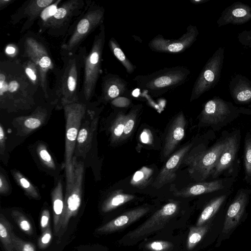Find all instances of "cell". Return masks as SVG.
<instances>
[{
  "label": "cell",
  "instance_id": "6da1fadb",
  "mask_svg": "<svg viewBox=\"0 0 251 251\" xmlns=\"http://www.w3.org/2000/svg\"><path fill=\"white\" fill-rule=\"evenodd\" d=\"M26 75L22 62L5 59L0 62V107L8 112L32 109L37 90Z\"/></svg>",
  "mask_w": 251,
  "mask_h": 251
},
{
  "label": "cell",
  "instance_id": "7a4b0ae2",
  "mask_svg": "<svg viewBox=\"0 0 251 251\" xmlns=\"http://www.w3.org/2000/svg\"><path fill=\"white\" fill-rule=\"evenodd\" d=\"M87 53L84 47L79 48L75 53L61 54L63 65L56 74L55 98L52 102L57 107L79 101L80 73Z\"/></svg>",
  "mask_w": 251,
  "mask_h": 251
},
{
  "label": "cell",
  "instance_id": "3957f363",
  "mask_svg": "<svg viewBox=\"0 0 251 251\" xmlns=\"http://www.w3.org/2000/svg\"><path fill=\"white\" fill-rule=\"evenodd\" d=\"M104 8L91 0H86L80 15L73 23L61 45V54L76 52L82 42L103 24Z\"/></svg>",
  "mask_w": 251,
  "mask_h": 251
},
{
  "label": "cell",
  "instance_id": "277c9868",
  "mask_svg": "<svg viewBox=\"0 0 251 251\" xmlns=\"http://www.w3.org/2000/svg\"><path fill=\"white\" fill-rule=\"evenodd\" d=\"M227 132L223 131L220 138L209 148L201 143L185 156L182 162L188 167L190 175L196 182L205 181L210 176L225 148Z\"/></svg>",
  "mask_w": 251,
  "mask_h": 251
},
{
  "label": "cell",
  "instance_id": "5b68a950",
  "mask_svg": "<svg viewBox=\"0 0 251 251\" xmlns=\"http://www.w3.org/2000/svg\"><path fill=\"white\" fill-rule=\"evenodd\" d=\"M191 74L184 66L165 68L152 73L138 75L133 78L138 88L157 97L184 84Z\"/></svg>",
  "mask_w": 251,
  "mask_h": 251
},
{
  "label": "cell",
  "instance_id": "8992f818",
  "mask_svg": "<svg viewBox=\"0 0 251 251\" xmlns=\"http://www.w3.org/2000/svg\"><path fill=\"white\" fill-rule=\"evenodd\" d=\"M62 108L66 119L64 167L66 177L65 193H67L74 184L73 160L80 126L88 108L85 103L79 101L67 104Z\"/></svg>",
  "mask_w": 251,
  "mask_h": 251
},
{
  "label": "cell",
  "instance_id": "52a82bcc",
  "mask_svg": "<svg viewBox=\"0 0 251 251\" xmlns=\"http://www.w3.org/2000/svg\"><path fill=\"white\" fill-rule=\"evenodd\" d=\"M241 115H251V109L234 105L219 97L215 96L203 105L199 115V125L210 127L218 131Z\"/></svg>",
  "mask_w": 251,
  "mask_h": 251
},
{
  "label": "cell",
  "instance_id": "ba28073f",
  "mask_svg": "<svg viewBox=\"0 0 251 251\" xmlns=\"http://www.w3.org/2000/svg\"><path fill=\"white\" fill-rule=\"evenodd\" d=\"M105 41V26L102 24L100 26L98 33L94 37L91 50L84 58L81 95L86 101H89L95 94L96 85L101 73Z\"/></svg>",
  "mask_w": 251,
  "mask_h": 251
},
{
  "label": "cell",
  "instance_id": "9c48e42d",
  "mask_svg": "<svg viewBox=\"0 0 251 251\" xmlns=\"http://www.w3.org/2000/svg\"><path fill=\"white\" fill-rule=\"evenodd\" d=\"M241 134L240 129L227 132L225 148L216 163L210 176L213 179L232 177L236 179L238 176L240 159L238 151L241 143Z\"/></svg>",
  "mask_w": 251,
  "mask_h": 251
},
{
  "label": "cell",
  "instance_id": "30bf717a",
  "mask_svg": "<svg viewBox=\"0 0 251 251\" xmlns=\"http://www.w3.org/2000/svg\"><path fill=\"white\" fill-rule=\"evenodd\" d=\"M86 4L83 0H68L62 2L55 14L47 22L41 25L42 30H47L51 36L66 35L75 21L82 13Z\"/></svg>",
  "mask_w": 251,
  "mask_h": 251
},
{
  "label": "cell",
  "instance_id": "8fae6325",
  "mask_svg": "<svg viewBox=\"0 0 251 251\" xmlns=\"http://www.w3.org/2000/svg\"><path fill=\"white\" fill-rule=\"evenodd\" d=\"M23 56L33 61L38 67L41 78V87L46 99L49 98L48 73L54 65L47 48L33 35H26L23 42Z\"/></svg>",
  "mask_w": 251,
  "mask_h": 251
},
{
  "label": "cell",
  "instance_id": "7c38bea8",
  "mask_svg": "<svg viewBox=\"0 0 251 251\" xmlns=\"http://www.w3.org/2000/svg\"><path fill=\"white\" fill-rule=\"evenodd\" d=\"M225 58V48L220 47L209 58L197 77L192 90L190 101L199 98L219 82Z\"/></svg>",
  "mask_w": 251,
  "mask_h": 251
},
{
  "label": "cell",
  "instance_id": "4fadbf2b",
  "mask_svg": "<svg viewBox=\"0 0 251 251\" xmlns=\"http://www.w3.org/2000/svg\"><path fill=\"white\" fill-rule=\"evenodd\" d=\"M73 166L74 180L72 188L64 197V211L61 226L58 236L60 237L66 230L71 218L75 217L79 210L82 198V183L84 175V164L74 156Z\"/></svg>",
  "mask_w": 251,
  "mask_h": 251
},
{
  "label": "cell",
  "instance_id": "5bb4252c",
  "mask_svg": "<svg viewBox=\"0 0 251 251\" xmlns=\"http://www.w3.org/2000/svg\"><path fill=\"white\" fill-rule=\"evenodd\" d=\"M199 30L195 25H189L186 31L177 39H165L158 34L149 43L148 46L152 51L167 53H179L189 48L197 40Z\"/></svg>",
  "mask_w": 251,
  "mask_h": 251
},
{
  "label": "cell",
  "instance_id": "9a60e30c",
  "mask_svg": "<svg viewBox=\"0 0 251 251\" xmlns=\"http://www.w3.org/2000/svg\"><path fill=\"white\" fill-rule=\"evenodd\" d=\"M178 208L176 202L166 204L137 228L128 232L126 237L129 240H139L163 228L177 212Z\"/></svg>",
  "mask_w": 251,
  "mask_h": 251
},
{
  "label": "cell",
  "instance_id": "2e32d148",
  "mask_svg": "<svg viewBox=\"0 0 251 251\" xmlns=\"http://www.w3.org/2000/svg\"><path fill=\"white\" fill-rule=\"evenodd\" d=\"M98 121V112L88 109L80 126L74 156L77 158L86 157L91 148Z\"/></svg>",
  "mask_w": 251,
  "mask_h": 251
},
{
  "label": "cell",
  "instance_id": "e0dca14e",
  "mask_svg": "<svg viewBox=\"0 0 251 251\" xmlns=\"http://www.w3.org/2000/svg\"><path fill=\"white\" fill-rule=\"evenodd\" d=\"M235 179L232 177H220L209 181L196 182L175 191L174 195L177 197H189L230 189L232 188Z\"/></svg>",
  "mask_w": 251,
  "mask_h": 251
},
{
  "label": "cell",
  "instance_id": "ac0fdd59",
  "mask_svg": "<svg viewBox=\"0 0 251 251\" xmlns=\"http://www.w3.org/2000/svg\"><path fill=\"white\" fill-rule=\"evenodd\" d=\"M55 0H30L25 2L15 12L11 15L13 24H16L25 19L20 32L23 33L30 28L34 21L47 7L53 4Z\"/></svg>",
  "mask_w": 251,
  "mask_h": 251
},
{
  "label": "cell",
  "instance_id": "d6986e66",
  "mask_svg": "<svg viewBox=\"0 0 251 251\" xmlns=\"http://www.w3.org/2000/svg\"><path fill=\"white\" fill-rule=\"evenodd\" d=\"M251 190L239 189L227 210L222 230L223 233H227L235 227L242 218L249 202Z\"/></svg>",
  "mask_w": 251,
  "mask_h": 251
},
{
  "label": "cell",
  "instance_id": "ffe728a7",
  "mask_svg": "<svg viewBox=\"0 0 251 251\" xmlns=\"http://www.w3.org/2000/svg\"><path fill=\"white\" fill-rule=\"evenodd\" d=\"M193 145L190 143L183 146L170 157L153 181L152 186L154 187L160 188L176 179V172Z\"/></svg>",
  "mask_w": 251,
  "mask_h": 251
},
{
  "label": "cell",
  "instance_id": "44dd1931",
  "mask_svg": "<svg viewBox=\"0 0 251 251\" xmlns=\"http://www.w3.org/2000/svg\"><path fill=\"white\" fill-rule=\"evenodd\" d=\"M48 115L47 108L38 106L30 115L15 118L13 125L18 134L20 136L28 135L44 124Z\"/></svg>",
  "mask_w": 251,
  "mask_h": 251
},
{
  "label": "cell",
  "instance_id": "7402d4cb",
  "mask_svg": "<svg viewBox=\"0 0 251 251\" xmlns=\"http://www.w3.org/2000/svg\"><path fill=\"white\" fill-rule=\"evenodd\" d=\"M128 92V83L125 79L117 75L108 74L102 79L100 101L110 102L117 97L126 96Z\"/></svg>",
  "mask_w": 251,
  "mask_h": 251
},
{
  "label": "cell",
  "instance_id": "603a6c76",
  "mask_svg": "<svg viewBox=\"0 0 251 251\" xmlns=\"http://www.w3.org/2000/svg\"><path fill=\"white\" fill-rule=\"evenodd\" d=\"M251 20V7L240 1L226 7L218 19V27L232 24L240 25Z\"/></svg>",
  "mask_w": 251,
  "mask_h": 251
},
{
  "label": "cell",
  "instance_id": "cb8c5ba5",
  "mask_svg": "<svg viewBox=\"0 0 251 251\" xmlns=\"http://www.w3.org/2000/svg\"><path fill=\"white\" fill-rule=\"evenodd\" d=\"M149 210V207L142 206L127 211L100 226L96 232L99 233H110L123 229L143 217Z\"/></svg>",
  "mask_w": 251,
  "mask_h": 251
},
{
  "label": "cell",
  "instance_id": "d4e9b609",
  "mask_svg": "<svg viewBox=\"0 0 251 251\" xmlns=\"http://www.w3.org/2000/svg\"><path fill=\"white\" fill-rule=\"evenodd\" d=\"M186 121L183 112H179L174 118L165 138L163 156L168 157L173 152L185 134Z\"/></svg>",
  "mask_w": 251,
  "mask_h": 251
},
{
  "label": "cell",
  "instance_id": "484cf974",
  "mask_svg": "<svg viewBox=\"0 0 251 251\" xmlns=\"http://www.w3.org/2000/svg\"><path fill=\"white\" fill-rule=\"evenodd\" d=\"M230 96L237 104H251V80L241 74L234 75L229 83Z\"/></svg>",
  "mask_w": 251,
  "mask_h": 251
},
{
  "label": "cell",
  "instance_id": "4316f807",
  "mask_svg": "<svg viewBox=\"0 0 251 251\" xmlns=\"http://www.w3.org/2000/svg\"><path fill=\"white\" fill-rule=\"evenodd\" d=\"M231 192V189L217 192L215 196L203 208L198 218L196 226L203 225L212 218L226 202Z\"/></svg>",
  "mask_w": 251,
  "mask_h": 251
},
{
  "label": "cell",
  "instance_id": "83f0119b",
  "mask_svg": "<svg viewBox=\"0 0 251 251\" xmlns=\"http://www.w3.org/2000/svg\"><path fill=\"white\" fill-rule=\"evenodd\" d=\"M51 196L53 209L54 231L55 235L58 236L61 228L64 206L63 186L60 179L58 180L54 187Z\"/></svg>",
  "mask_w": 251,
  "mask_h": 251
},
{
  "label": "cell",
  "instance_id": "f1b7e54d",
  "mask_svg": "<svg viewBox=\"0 0 251 251\" xmlns=\"http://www.w3.org/2000/svg\"><path fill=\"white\" fill-rule=\"evenodd\" d=\"M134 196L117 190L111 194L103 202L101 210L103 212H109L119 206L133 200Z\"/></svg>",
  "mask_w": 251,
  "mask_h": 251
},
{
  "label": "cell",
  "instance_id": "f546056e",
  "mask_svg": "<svg viewBox=\"0 0 251 251\" xmlns=\"http://www.w3.org/2000/svg\"><path fill=\"white\" fill-rule=\"evenodd\" d=\"M12 226L2 214L0 215V239L5 251H15L12 238Z\"/></svg>",
  "mask_w": 251,
  "mask_h": 251
},
{
  "label": "cell",
  "instance_id": "4dcf8cb0",
  "mask_svg": "<svg viewBox=\"0 0 251 251\" xmlns=\"http://www.w3.org/2000/svg\"><path fill=\"white\" fill-rule=\"evenodd\" d=\"M108 46L111 52L125 67L126 72L129 74H132L136 68V66L133 65L126 56L114 37H111L109 40Z\"/></svg>",
  "mask_w": 251,
  "mask_h": 251
},
{
  "label": "cell",
  "instance_id": "1f68e13d",
  "mask_svg": "<svg viewBox=\"0 0 251 251\" xmlns=\"http://www.w3.org/2000/svg\"><path fill=\"white\" fill-rule=\"evenodd\" d=\"M152 176L153 170L151 168L143 167L134 174L130 183L134 187L144 188L151 183Z\"/></svg>",
  "mask_w": 251,
  "mask_h": 251
},
{
  "label": "cell",
  "instance_id": "d6a6232c",
  "mask_svg": "<svg viewBox=\"0 0 251 251\" xmlns=\"http://www.w3.org/2000/svg\"><path fill=\"white\" fill-rule=\"evenodd\" d=\"M126 115L123 111H120L111 126V140L112 143H117L121 140L124 133Z\"/></svg>",
  "mask_w": 251,
  "mask_h": 251
},
{
  "label": "cell",
  "instance_id": "836d02e7",
  "mask_svg": "<svg viewBox=\"0 0 251 251\" xmlns=\"http://www.w3.org/2000/svg\"><path fill=\"white\" fill-rule=\"evenodd\" d=\"M244 180L246 183H251V133L246 134L244 146Z\"/></svg>",
  "mask_w": 251,
  "mask_h": 251
},
{
  "label": "cell",
  "instance_id": "e575fe53",
  "mask_svg": "<svg viewBox=\"0 0 251 251\" xmlns=\"http://www.w3.org/2000/svg\"><path fill=\"white\" fill-rule=\"evenodd\" d=\"M142 107V105L141 104L133 106L129 112L126 115L124 133L122 140L126 139L132 134L134 128L138 115Z\"/></svg>",
  "mask_w": 251,
  "mask_h": 251
},
{
  "label": "cell",
  "instance_id": "d590c367",
  "mask_svg": "<svg viewBox=\"0 0 251 251\" xmlns=\"http://www.w3.org/2000/svg\"><path fill=\"white\" fill-rule=\"evenodd\" d=\"M12 173L17 183L28 196L35 199L40 198L36 188L20 172L13 170Z\"/></svg>",
  "mask_w": 251,
  "mask_h": 251
},
{
  "label": "cell",
  "instance_id": "8d00e7d4",
  "mask_svg": "<svg viewBox=\"0 0 251 251\" xmlns=\"http://www.w3.org/2000/svg\"><path fill=\"white\" fill-rule=\"evenodd\" d=\"M22 65L25 73L33 85L38 88L41 87V78L37 66L31 60L26 58Z\"/></svg>",
  "mask_w": 251,
  "mask_h": 251
},
{
  "label": "cell",
  "instance_id": "74e56055",
  "mask_svg": "<svg viewBox=\"0 0 251 251\" xmlns=\"http://www.w3.org/2000/svg\"><path fill=\"white\" fill-rule=\"evenodd\" d=\"M208 228V225L190 227L187 243V247L188 250H192L199 243L207 232Z\"/></svg>",
  "mask_w": 251,
  "mask_h": 251
},
{
  "label": "cell",
  "instance_id": "f35d334b",
  "mask_svg": "<svg viewBox=\"0 0 251 251\" xmlns=\"http://www.w3.org/2000/svg\"><path fill=\"white\" fill-rule=\"evenodd\" d=\"M36 153L44 167L49 170L55 171L56 169L55 162L45 145L39 144L36 148Z\"/></svg>",
  "mask_w": 251,
  "mask_h": 251
},
{
  "label": "cell",
  "instance_id": "ab89813d",
  "mask_svg": "<svg viewBox=\"0 0 251 251\" xmlns=\"http://www.w3.org/2000/svg\"><path fill=\"white\" fill-rule=\"evenodd\" d=\"M11 215L19 228L23 232L29 235L33 234L32 226L24 214L18 210H13L11 212Z\"/></svg>",
  "mask_w": 251,
  "mask_h": 251
},
{
  "label": "cell",
  "instance_id": "60d3db41",
  "mask_svg": "<svg viewBox=\"0 0 251 251\" xmlns=\"http://www.w3.org/2000/svg\"><path fill=\"white\" fill-rule=\"evenodd\" d=\"M12 238L15 251H36L33 244L22 240L17 236L13 231Z\"/></svg>",
  "mask_w": 251,
  "mask_h": 251
},
{
  "label": "cell",
  "instance_id": "b9f144b4",
  "mask_svg": "<svg viewBox=\"0 0 251 251\" xmlns=\"http://www.w3.org/2000/svg\"><path fill=\"white\" fill-rule=\"evenodd\" d=\"M173 247L172 243L164 241H153L145 246V248L150 251H168Z\"/></svg>",
  "mask_w": 251,
  "mask_h": 251
},
{
  "label": "cell",
  "instance_id": "7bdbcfd3",
  "mask_svg": "<svg viewBox=\"0 0 251 251\" xmlns=\"http://www.w3.org/2000/svg\"><path fill=\"white\" fill-rule=\"evenodd\" d=\"M61 0H56L53 4L45 8L40 15V25L47 22L55 14V11L60 5Z\"/></svg>",
  "mask_w": 251,
  "mask_h": 251
},
{
  "label": "cell",
  "instance_id": "ee69618b",
  "mask_svg": "<svg viewBox=\"0 0 251 251\" xmlns=\"http://www.w3.org/2000/svg\"><path fill=\"white\" fill-rule=\"evenodd\" d=\"M52 239V232L50 226L42 231L38 240V247L41 249H46L50 245Z\"/></svg>",
  "mask_w": 251,
  "mask_h": 251
},
{
  "label": "cell",
  "instance_id": "f6af8a7d",
  "mask_svg": "<svg viewBox=\"0 0 251 251\" xmlns=\"http://www.w3.org/2000/svg\"><path fill=\"white\" fill-rule=\"evenodd\" d=\"M110 103L116 108H126L131 105L132 100L126 96H121L112 100Z\"/></svg>",
  "mask_w": 251,
  "mask_h": 251
},
{
  "label": "cell",
  "instance_id": "bcb514c9",
  "mask_svg": "<svg viewBox=\"0 0 251 251\" xmlns=\"http://www.w3.org/2000/svg\"><path fill=\"white\" fill-rule=\"evenodd\" d=\"M237 39L241 44L251 49V30H244L239 33Z\"/></svg>",
  "mask_w": 251,
  "mask_h": 251
},
{
  "label": "cell",
  "instance_id": "7dc6e473",
  "mask_svg": "<svg viewBox=\"0 0 251 251\" xmlns=\"http://www.w3.org/2000/svg\"><path fill=\"white\" fill-rule=\"evenodd\" d=\"M50 214L48 209H44L41 213L40 225L42 232L50 226Z\"/></svg>",
  "mask_w": 251,
  "mask_h": 251
},
{
  "label": "cell",
  "instance_id": "c3c4849f",
  "mask_svg": "<svg viewBox=\"0 0 251 251\" xmlns=\"http://www.w3.org/2000/svg\"><path fill=\"white\" fill-rule=\"evenodd\" d=\"M10 191V186L5 176L1 172L0 174V193L5 195Z\"/></svg>",
  "mask_w": 251,
  "mask_h": 251
},
{
  "label": "cell",
  "instance_id": "681fc988",
  "mask_svg": "<svg viewBox=\"0 0 251 251\" xmlns=\"http://www.w3.org/2000/svg\"><path fill=\"white\" fill-rule=\"evenodd\" d=\"M141 141L145 144H151L152 141V137L151 131L147 129H144L140 135Z\"/></svg>",
  "mask_w": 251,
  "mask_h": 251
},
{
  "label": "cell",
  "instance_id": "f907efd6",
  "mask_svg": "<svg viewBox=\"0 0 251 251\" xmlns=\"http://www.w3.org/2000/svg\"><path fill=\"white\" fill-rule=\"evenodd\" d=\"M5 134L2 125L0 126V153L2 155L5 150Z\"/></svg>",
  "mask_w": 251,
  "mask_h": 251
},
{
  "label": "cell",
  "instance_id": "816d5d0a",
  "mask_svg": "<svg viewBox=\"0 0 251 251\" xmlns=\"http://www.w3.org/2000/svg\"><path fill=\"white\" fill-rule=\"evenodd\" d=\"M5 52L9 55H15L16 53V48L12 45H8L5 49Z\"/></svg>",
  "mask_w": 251,
  "mask_h": 251
},
{
  "label": "cell",
  "instance_id": "f5cc1de1",
  "mask_svg": "<svg viewBox=\"0 0 251 251\" xmlns=\"http://www.w3.org/2000/svg\"><path fill=\"white\" fill-rule=\"evenodd\" d=\"M14 0H0V10L7 7Z\"/></svg>",
  "mask_w": 251,
  "mask_h": 251
},
{
  "label": "cell",
  "instance_id": "db71d44e",
  "mask_svg": "<svg viewBox=\"0 0 251 251\" xmlns=\"http://www.w3.org/2000/svg\"><path fill=\"white\" fill-rule=\"evenodd\" d=\"M209 0H191L190 1L194 4H200L206 2Z\"/></svg>",
  "mask_w": 251,
  "mask_h": 251
},
{
  "label": "cell",
  "instance_id": "11a10c76",
  "mask_svg": "<svg viewBox=\"0 0 251 251\" xmlns=\"http://www.w3.org/2000/svg\"><path fill=\"white\" fill-rule=\"evenodd\" d=\"M249 108H250V109H251V104H250L249 105Z\"/></svg>",
  "mask_w": 251,
  "mask_h": 251
},
{
  "label": "cell",
  "instance_id": "9f6ffc18",
  "mask_svg": "<svg viewBox=\"0 0 251 251\" xmlns=\"http://www.w3.org/2000/svg\"><path fill=\"white\" fill-rule=\"evenodd\" d=\"M250 69H251V64H250Z\"/></svg>",
  "mask_w": 251,
  "mask_h": 251
},
{
  "label": "cell",
  "instance_id": "6f0895ef",
  "mask_svg": "<svg viewBox=\"0 0 251 251\" xmlns=\"http://www.w3.org/2000/svg\"><path fill=\"white\" fill-rule=\"evenodd\" d=\"M250 132H251V129H250Z\"/></svg>",
  "mask_w": 251,
  "mask_h": 251
}]
</instances>
